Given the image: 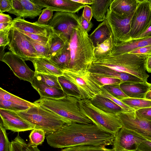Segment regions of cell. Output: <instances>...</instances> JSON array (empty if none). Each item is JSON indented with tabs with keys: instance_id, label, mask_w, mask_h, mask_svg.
Returning <instances> with one entry per match:
<instances>
[{
	"instance_id": "6da1fadb",
	"label": "cell",
	"mask_w": 151,
	"mask_h": 151,
	"mask_svg": "<svg viewBox=\"0 0 151 151\" xmlns=\"http://www.w3.org/2000/svg\"><path fill=\"white\" fill-rule=\"evenodd\" d=\"M114 137L94 124L72 122L70 125L47 135L46 138L47 144L50 147L63 149L81 145H111Z\"/></svg>"
},
{
	"instance_id": "7a4b0ae2",
	"label": "cell",
	"mask_w": 151,
	"mask_h": 151,
	"mask_svg": "<svg viewBox=\"0 0 151 151\" xmlns=\"http://www.w3.org/2000/svg\"><path fill=\"white\" fill-rule=\"evenodd\" d=\"M81 24L73 28L69 43L70 60L68 69L87 70L94 59L95 47Z\"/></svg>"
},
{
	"instance_id": "3957f363",
	"label": "cell",
	"mask_w": 151,
	"mask_h": 151,
	"mask_svg": "<svg viewBox=\"0 0 151 151\" xmlns=\"http://www.w3.org/2000/svg\"><path fill=\"white\" fill-rule=\"evenodd\" d=\"M147 58L129 53L111 55L101 58H95L92 64L118 72L128 73L147 82L149 76L146 73V69Z\"/></svg>"
},
{
	"instance_id": "277c9868",
	"label": "cell",
	"mask_w": 151,
	"mask_h": 151,
	"mask_svg": "<svg viewBox=\"0 0 151 151\" xmlns=\"http://www.w3.org/2000/svg\"><path fill=\"white\" fill-rule=\"evenodd\" d=\"M79 100L75 97L66 96L58 99L40 98L33 103L66 118L72 122L93 124L81 111Z\"/></svg>"
},
{
	"instance_id": "5b68a950",
	"label": "cell",
	"mask_w": 151,
	"mask_h": 151,
	"mask_svg": "<svg viewBox=\"0 0 151 151\" xmlns=\"http://www.w3.org/2000/svg\"><path fill=\"white\" fill-rule=\"evenodd\" d=\"M16 112L34 126L35 128L44 130L47 135L57 131L72 123L70 120L52 111L36 105L26 110Z\"/></svg>"
},
{
	"instance_id": "8992f818",
	"label": "cell",
	"mask_w": 151,
	"mask_h": 151,
	"mask_svg": "<svg viewBox=\"0 0 151 151\" xmlns=\"http://www.w3.org/2000/svg\"><path fill=\"white\" fill-rule=\"evenodd\" d=\"M80 109L98 127L115 136L122 125L115 114L104 112L94 106L90 100H79Z\"/></svg>"
},
{
	"instance_id": "52a82bcc",
	"label": "cell",
	"mask_w": 151,
	"mask_h": 151,
	"mask_svg": "<svg viewBox=\"0 0 151 151\" xmlns=\"http://www.w3.org/2000/svg\"><path fill=\"white\" fill-rule=\"evenodd\" d=\"M63 71V76L78 88L83 99L91 100L101 94V86L91 78V73L88 70L66 69Z\"/></svg>"
},
{
	"instance_id": "ba28073f",
	"label": "cell",
	"mask_w": 151,
	"mask_h": 151,
	"mask_svg": "<svg viewBox=\"0 0 151 151\" xmlns=\"http://www.w3.org/2000/svg\"><path fill=\"white\" fill-rule=\"evenodd\" d=\"M81 24L79 17L76 14L56 12L48 24L55 32L69 43L73 28Z\"/></svg>"
},
{
	"instance_id": "9c48e42d",
	"label": "cell",
	"mask_w": 151,
	"mask_h": 151,
	"mask_svg": "<svg viewBox=\"0 0 151 151\" xmlns=\"http://www.w3.org/2000/svg\"><path fill=\"white\" fill-rule=\"evenodd\" d=\"M138 1L137 7L131 20L130 34L131 39L142 34L151 26L150 1Z\"/></svg>"
},
{
	"instance_id": "30bf717a",
	"label": "cell",
	"mask_w": 151,
	"mask_h": 151,
	"mask_svg": "<svg viewBox=\"0 0 151 151\" xmlns=\"http://www.w3.org/2000/svg\"><path fill=\"white\" fill-rule=\"evenodd\" d=\"M8 49L24 60L31 62L39 57L34 47L26 36L16 29L13 27L10 31Z\"/></svg>"
},
{
	"instance_id": "8fae6325",
	"label": "cell",
	"mask_w": 151,
	"mask_h": 151,
	"mask_svg": "<svg viewBox=\"0 0 151 151\" xmlns=\"http://www.w3.org/2000/svg\"><path fill=\"white\" fill-rule=\"evenodd\" d=\"M134 13L127 17H122L111 11L109 9H108L105 19L111 29L114 43L131 40L130 34L131 22Z\"/></svg>"
},
{
	"instance_id": "7c38bea8",
	"label": "cell",
	"mask_w": 151,
	"mask_h": 151,
	"mask_svg": "<svg viewBox=\"0 0 151 151\" xmlns=\"http://www.w3.org/2000/svg\"><path fill=\"white\" fill-rule=\"evenodd\" d=\"M123 127L136 133L146 140L151 141V121L139 115L136 111L116 115Z\"/></svg>"
},
{
	"instance_id": "4fadbf2b",
	"label": "cell",
	"mask_w": 151,
	"mask_h": 151,
	"mask_svg": "<svg viewBox=\"0 0 151 151\" xmlns=\"http://www.w3.org/2000/svg\"><path fill=\"white\" fill-rule=\"evenodd\" d=\"M146 140L133 131L122 127L115 136L112 148L115 151H137L139 145Z\"/></svg>"
},
{
	"instance_id": "5bb4252c",
	"label": "cell",
	"mask_w": 151,
	"mask_h": 151,
	"mask_svg": "<svg viewBox=\"0 0 151 151\" xmlns=\"http://www.w3.org/2000/svg\"><path fill=\"white\" fill-rule=\"evenodd\" d=\"M6 64L14 74L21 80L31 82L35 74L27 65L25 60L12 52H5L1 61Z\"/></svg>"
},
{
	"instance_id": "9a60e30c",
	"label": "cell",
	"mask_w": 151,
	"mask_h": 151,
	"mask_svg": "<svg viewBox=\"0 0 151 151\" xmlns=\"http://www.w3.org/2000/svg\"><path fill=\"white\" fill-rule=\"evenodd\" d=\"M1 121L6 129L14 132L32 130L35 126L20 116L15 112L0 109Z\"/></svg>"
},
{
	"instance_id": "2e32d148",
	"label": "cell",
	"mask_w": 151,
	"mask_h": 151,
	"mask_svg": "<svg viewBox=\"0 0 151 151\" xmlns=\"http://www.w3.org/2000/svg\"><path fill=\"white\" fill-rule=\"evenodd\" d=\"M43 8L33 0H12V8L8 12L17 17L33 19L40 15Z\"/></svg>"
},
{
	"instance_id": "e0dca14e",
	"label": "cell",
	"mask_w": 151,
	"mask_h": 151,
	"mask_svg": "<svg viewBox=\"0 0 151 151\" xmlns=\"http://www.w3.org/2000/svg\"><path fill=\"white\" fill-rule=\"evenodd\" d=\"M43 8H49L53 11L75 13L83 8L85 5L73 0H33Z\"/></svg>"
},
{
	"instance_id": "ac0fdd59",
	"label": "cell",
	"mask_w": 151,
	"mask_h": 151,
	"mask_svg": "<svg viewBox=\"0 0 151 151\" xmlns=\"http://www.w3.org/2000/svg\"><path fill=\"white\" fill-rule=\"evenodd\" d=\"M13 21L14 28L29 33L49 37L53 32L52 29L48 25L41 24L37 21L31 22L18 17L14 18Z\"/></svg>"
},
{
	"instance_id": "d6986e66",
	"label": "cell",
	"mask_w": 151,
	"mask_h": 151,
	"mask_svg": "<svg viewBox=\"0 0 151 151\" xmlns=\"http://www.w3.org/2000/svg\"><path fill=\"white\" fill-rule=\"evenodd\" d=\"M87 70L91 73L119 79L122 83L146 82L133 75L127 73L116 71L103 66L91 64Z\"/></svg>"
},
{
	"instance_id": "ffe728a7",
	"label": "cell",
	"mask_w": 151,
	"mask_h": 151,
	"mask_svg": "<svg viewBox=\"0 0 151 151\" xmlns=\"http://www.w3.org/2000/svg\"><path fill=\"white\" fill-rule=\"evenodd\" d=\"M120 87L129 98L145 99L146 93L151 88V83L147 81L124 82L120 84Z\"/></svg>"
},
{
	"instance_id": "44dd1931",
	"label": "cell",
	"mask_w": 151,
	"mask_h": 151,
	"mask_svg": "<svg viewBox=\"0 0 151 151\" xmlns=\"http://www.w3.org/2000/svg\"><path fill=\"white\" fill-rule=\"evenodd\" d=\"M150 45H151V36L114 43L111 55L129 53L135 49Z\"/></svg>"
},
{
	"instance_id": "7402d4cb",
	"label": "cell",
	"mask_w": 151,
	"mask_h": 151,
	"mask_svg": "<svg viewBox=\"0 0 151 151\" xmlns=\"http://www.w3.org/2000/svg\"><path fill=\"white\" fill-rule=\"evenodd\" d=\"M30 83L40 98L58 99L66 96L62 89L49 86L37 80L35 77Z\"/></svg>"
},
{
	"instance_id": "603a6c76",
	"label": "cell",
	"mask_w": 151,
	"mask_h": 151,
	"mask_svg": "<svg viewBox=\"0 0 151 151\" xmlns=\"http://www.w3.org/2000/svg\"><path fill=\"white\" fill-rule=\"evenodd\" d=\"M138 4V0H113L109 9L119 16L127 17L134 13Z\"/></svg>"
},
{
	"instance_id": "cb8c5ba5",
	"label": "cell",
	"mask_w": 151,
	"mask_h": 151,
	"mask_svg": "<svg viewBox=\"0 0 151 151\" xmlns=\"http://www.w3.org/2000/svg\"><path fill=\"white\" fill-rule=\"evenodd\" d=\"M32 62L36 73L52 75L58 77L63 76V71L47 58H36Z\"/></svg>"
},
{
	"instance_id": "d4e9b609",
	"label": "cell",
	"mask_w": 151,
	"mask_h": 151,
	"mask_svg": "<svg viewBox=\"0 0 151 151\" xmlns=\"http://www.w3.org/2000/svg\"><path fill=\"white\" fill-rule=\"evenodd\" d=\"M95 107L106 113L116 115L126 111L110 99L101 95H96L90 100Z\"/></svg>"
},
{
	"instance_id": "484cf974",
	"label": "cell",
	"mask_w": 151,
	"mask_h": 151,
	"mask_svg": "<svg viewBox=\"0 0 151 151\" xmlns=\"http://www.w3.org/2000/svg\"><path fill=\"white\" fill-rule=\"evenodd\" d=\"M112 35L110 27L105 19L88 36L94 47L103 43Z\"/></svg>"
},
{
	"instance_id": "4316f807",
	"label": "cell",
	"mask_w": 151,
	"mask_h": 151,
	"mask_svg": "<svg viewBox=\"0 0 151 151\" xmlns=\"http://www.w3.org/2000/svg\"><path fill=\"white\" fill-rule=\"evenodd\" d=\"M49 50L47 58L50 59L55 56L68 47L69 43L65 41L59 35L53 32L49 38L47 42Z\"/></svg>"
},
{
	"instance_id": "83f0119b",
	"label": "cell",
	"mask_w": 151,
	"mask_h": 151,
	"mask_svg": "<svg viewBox=\"0 0 151 151\" xmlns=\"http://www.w3.org/2000/svg\"><path fill=\"white\" fill-rule=\"evenodd\" d=\"M113 0H93L91 5L93 17L98 21H103L111 4Z\"/></svg>"
},
{
	"instance_id": "f1b7e54d",
	"label": "cell",
	"mask_w": 151,
	"mask_h": 151,
	"mask_svg": "<svg viewBox=\"0 0 151 151\" xmlns=\"http://www.w3.org/2000/svg\"><path fill=\"white\" fill-rule=\"evenodd\" d=\"M58 79L62 89L66 96L75 97L80 100L83 99L78 88L64 76L58 77Z\"/></svg>"
},
{
	"instance_id": "f546056e",
	"label": "cell",
	"mask_w": 151,
	"mask_h": 151,
	"mask_svg": "<svg viewBox=\"0 0 151 151\" xmlns=\"http://www.w3.org/2000/svg\"><path fill=\"white\" fill-rule=\"evenodd\" d=\"M113 44V38L111 35L103 43L95 47L94 59L101 58L111 55Z\"/></svg>"
},
{
	"instance_id": "4dcf8cb0",
	"label": "cell",
	"mask_w": 151,
	"mask_h": 151,
	"mask_svg": "<svg viewBox=\"0 0 151 151\" xmlns=\"http://www.w3.org/2000/svg\"><path fill=\"white\" fill-rule=\"evenodd\" d=\"M49 59L62 71L68 69L70 60V53L68 47L57 55Z\"/></svg>"
},
{
	"instance_id": "1f68e13d",
	"label": "cell",
	"mask_w": 151,
	"mask_h": 151,
	"mask_svg": "<svg viewBox=\"0 0 151 151\" xmlns=\"http://www.w3.org/2000/svg\"><path fill=\"white\" fill-rule=\"evenodd\" d=\"M0 99L8 101L15 103L30 107L36 106L32 103L15 96L0 88Z\"/></svg>"
},
{
	"instance_id": "d6a6232c",
	"label": "cell",
	"mask_w": 151,
	"mask_h": 151,
	"mask_svg": "<svg viewBox=\"0 0 151 151\" xmlns=\"http://www.w3.org/2000/svg\"><path fill=\"white\" fill-rule=\"evenodd\" d=\"M121 101L135 111L151 107V100L145 99L128 97Z\"/></svg>"
},
{
	"instance_id": "836d02e7",
	"label": "cell",
	"mask_w": 151,
	"mask_h": 151,
	"mask_svg": "<svg viewBox=\"0 0 151 151\" xmlns=\"http://www.w3.org/2000/svg\"><path fill=\"white\" fill-rule=\"evenodd\" d=\"M46 134L42 129L35 128L32 130L29 136V142L28 144L33 147H37L44 141Z\"/></svg>"
},
{
	"instance_id": "e575fe53",
	"label": "cell",
	"mask_w": 151,
	"mask_h": 151,
	"mask_svg": "<svg viewBox=\"0 0 151 151\" xmlns=\"http://www.w3.org/2000/svg\"><path fill=\"white\" fill-rule=\"evenodd\" d=\"M90 76L100 86L105 85L120 84L122 82L119 79L91 73Z\"/></svg>"
},
{
	"instance_id": "d590c367",
	"label": "cell",
	"mask_w": 151,
	"mask_h": 151,
	"mask_svg": "<svg viewBox=\"0 0 151 151\" xmlns=\"http://www.w3.org/2000/svg\"><path fill=\"white\" fill-rule=\"evenodd\" d=\"M35 77L37 80L49 86L62 89L58 81V77L57 76L52 75L35 73Z\"/></svg>"
},
{
	"instance_id": "8d00e7d4",
	"label": "cell",
	"mask_w": 151,
	"mask_h": 151,
	"mask_svg": "<svg viewBox=\"0 0 151 151\" xmlns=\"http://www.w3.org/2000/svg\"><path fill=\"white\" fill-rule=\"evenodd\" d=\"M60 151H115L113 148H108L104 145H81L66 147Z\"/></svg>"
},
{
	"instance_id": "74e56055",
	"label": "cell",
	"mask_w": 151,
	"mask_h": 151,
	"mask_svg": "<svg viewBox=\"0 0 151 151\" xmlns=\"http://www.w3.org/2000/svg\"><path fill=\"white\" fill-rule=\"evenodd\" d=\"M29 108L28 106L20 105L9 101L0 99V109L16 112L24 111Z\"/></svg>"
},
{
	"instance_id": "f35d334b",
	"label": "cell",
	"mask_w": 151,
	"mask_h": 151,
	"mask_svg": "<svg viewBox=\"0 0 151 151\" xmlns=\"http://www.w3.org/2000/svg\"><path fill=\"white\" fill-rule=\"evenodd\" d=\"M103 87L111 95L120 101L129 97L121 90L120 84L107 85Z\"/></svg>"
},
{
	"instance_id": "ab89813d",
	"label": "cell",
	"mask_w": 151,
	"mask_h": 151,
	"mask_svg": "<svg viewBox=\"0 0 151 151\" xmlns=\"http://www.w3.org/2000/svg\"><path fill=\"white\" fill-rule=\"evenodd\" d=\"M26 36L27 39L34 47L39 57L47 58L49 50L47 44V45H43L32 39Z\"/></svg>"
},
{
	"instance_id": "60d3db41",
	"label": "cell",
	"mask_w": 151,
	"mask_h": 151,
	"mask_svg": "<svg viewBox=\"0 0 151 151\" xmlns=\"http://www.w3.org/2000/svg\"><path fill=\"white\" fill-rule=\"evenodd\" d=\"M10 142L1 121L0 124V151H9Z\"/></svg>"
},
{
	"instance_id": "b9f144b4",
	"label": "cell",
	"mask_w": 151,
	"mask_h": 151,
	"mask_svg": "<svg viewBox=\"0 0 151 151\" xmlns=\"http://www.w3.org/2000/svg\"><path fill=\"white\" fill-rule=\"evenodd\" d=\"M27 144L18 134L10 142L9 151H24V148Z\"/></svg>"
},
{
	"instance_id": "7bdbcfd3",
	"label": "cell",
	"mask_w": 151,
	"mask_h": 151,
	"mask_svg": "<svg viewBox=\"0 0 151 151\" xmlns=\"http://www.w3.org/2000/svg\"><path fill=\"white\" fill-rule=\"evenodd\" d=\"M101 95L112 101L115 103L120 106L126 112H129L135 111L133 109L124 104L121 101L117 99L109 93L103 87H101Z\"/></svg>"
},
{
	"instance_id": "ee69618b",
	"label": "cell",
	"mask_w": 151,
	"mask_h": 151,
	"mask_svg": "<svg viewBox=\"0 0 151 151\" xmlns=\"http://www.w3.org/2000/svg\"><path fill=\"white\" fill-rule=\"evenodd\" d=\"M53 12L48 8L43 9L37 22L41 24L48 25L53 17Z\"/></svg>"
},
{
	"instance_id": "f6af8a7d",
	"label": "cell",
	"mask_w": 151,
	"mask_h": 151,
	"mask_svg": "<svg viewBox=\"0 0 151 151\" xmlns=\"http://www.w3.org/2000/svg\"><path fill=\"white\" fill-rule=\"evenodd\" d=\"M17 29L26 36L39 43L44 45H47V44L49 37L31 34L22 30Z\"/></svg>"
},
{
	"instance_id": "bcb514c9",
	"label": "cell",
	"mask_w": 151,
	"mask_h": 151,
	"mask_svg": "<svg viewBox=\"0 0 151 151\" xmlns=\"http://www.w3.org/2000/svg\"><path fill=\"white\" fill-rule=\"evenodd\" d=\"M129 53L147 58L151 56V45L135 49Z\"/></svg>"
},
{
	"instance_id": "7dc6e473",
	"label": "cell",
	"mask_w": 151,
	"mask_h": 151,
	"mask_svg": "<svg viewBox=\"0 0 151 151\" xmlns=\"http://www.w3.org/2000/svg\"><path fill=\"white\" fill-rule=\"evenodd\" d=\"M11 29L0 31V46L5 47L8 45L9 43V36Z\"/></svg>"
},
{
	"instance_id": "c3c4849f",
	"label": "cell",
	"mask_w": 151,
	"mask_h": 151,
	"mask_svg": "<svg viewBox=\"0 0 151 151\" xmlns=\"http://www.w3.org/2000/svg\"><path fill=\"white\" fill-rule=\"evenodd\" d=\"M12 8V0H0V12L3 13L9 12Z\"/></svg>"
},
{
	"instance_id": "681fc988",
	"label": "cell",
	"mask_w": 151,
	"mask_h": 151,
	"mask_svg": "<svg viewBox=\"0 0 151 151\" xmlns=\"http://www.w3.org/2000/svg\"><path fill=\"white\" fill-rule=\"evenodd\" d=\"M135 111L142 118L151 121V107L141 109Z\"/></svg>"
},
{
	"instance_id": "f907efd6",
	"label": "cell",
	"mask_w": 151,
	"mask_h": 151,
	"mask_svg": "<svg viewBox=\"0 0 151 151\" xmlns=\"http://www.w3.org/2000/svg\"><path fill=\"white\" fill-rule=\"evenodd\" d=\"M82 15L88 22H90L93 17V11L91 7L88 5H85Z\"/></svg>"
},
{
	"instance_id": "816d5d0a",
	"label": "cell",
	"mask_w": 151,
	"mask_h": 151,
	"mask_svg": "<svg viewBox=\"0 0 151 151\" xmlns=\"http://www.w3.org/2000/svg\"><path fill=\"white\" fill-rule=\"evenodd\" d=\"M79 19L81 26L85 31L88 33L93 26V23L91 21L89 22H88L84 18L82 15L79 17Z\"/></svg>"
},
{
	"instance_id": "f5cc1de1",
	"label": "cell",
	"mask_w": 151,
	"mask_h": 151,
	"mask_svg": "<svg viewBox=\"0 0 151 151\" xmlns=\"http://www.w3.org/2000/svg\"><path fill=\"white\" fill-rule=\"evenodd\" d=\"M137 151H151V141L146 140L139 145Z\"/></svg>"
},
{
	"instance_id": "db71d44e",
	"label": "cell",
	"mask_w": 151,
	"mask_h": 151,
	"mask_svg": "<svg viewBox=\"0 0 151 151\" xmlns=\"http://www.w3.org/2000/svg\"><path fill=\"white\" fill-rule=\"evenodd\" d=\"M13 22V19H12L9 15L0 13V23H12Z\"/></svg>"
},
{
	"instance_id": "11a10c76",
	"label": "cell",
	"mask_w": 151,
	"mask_h": 151,
	"mask_svg": "<svg viewBox=\"0 0 151 151\" xmlns=\"http://www.w3.org/2000/svg\"><path fill=\"white\" fill-rule=\"evenodd\" d=\"M150 36H151V26L142 34L132 39H138Z\"/></svg>"
},
{
	"instance_id": "9f6ffc18",
	"label": "cell",
	"mask_w": 151,
	"mask_h": 151,
	"mask_svg": "<svg viewBox=\"0 0 151 151\" xmlns=\"http://www.w3.org/2000/svg\"><path fill=\"white\" fill-rule=\"evenodd\" d=\"M14 22L12 23H0V31L11 29L13 27Z\"/></svg>"
},
{
	"instance_id": "6f0895ef",
	"label": "cell",
	"mask_w": 151,
	"mask_h": 151,
	"mask_svg": "<svg viewBox=\"0 0 151 151\" xmlns=\"http://www.w3.org/2000/svg\"><path fill=\"white\" fill-rule=\"evenodd\" d=\"M146 71L151 73V56L147 58L146 63Z\"/></svg>"
},
{
	"instance_id": "680465c9",
	"label": "cell",
	"mask_w": 151,
	"mask_h": 151,
	"mask_svg": "<svg viewBox=\"0 0 151 151\" xmlns=\"http://www.w3.org/2000/svg\"><path fill=\"white\" fill-rule=\"evenodd\" d=\"M74 1L84 5H91L93 2V0H73Z\"/></svg>"
},
{
	"instance_id": "91938a15",
	"label": "cell",
	"mask_w": 151,
	"mask_h": 151,
	"mask_svg": "<svg viewBox=\"0 0 151 151\" xmlns=\"http://www.w3.org/2000/svg\"><path fill=\"white\" fill-rule=\"evenodd\" d=\"M24 151H41L37 147H33L30 145L27 144L25 146Z\"/></svg>"
},
{
	"instance_id": "94428289",
	"label": "cell",
	"mask_w": 151,
	"mask_h": 151,
	"mask_svg": "<svg viewBox=\"0 0 151 151\" xmlns=\"http://www.w3.org/2000/svg\"><path fill=\"white\" fill-rule=\"evenodd\" d=\"M5 47L4 46H0V61L3 58V56L5 52H4V48Z\"/></svg>"
},
{
	"instance_id": "6125c7cd",
	"label": "cell",
	"mask_w": 151,
	"mask_h": 151,
	"mask_svg": "<svg viewBox=\"0 0 151 151\" xmlns=\"http://www.w3.org/2000/svg\"><path fill=\"white\" fill-rule=\"evenodd\" d=\"M145 99L151 100V88L146 93Z\"/></svg>"
},
{
	"instance_id": "be15d7a7",
	"label": "cell",
	"mask_w": 151,
	"mask_h": 151,
	"mask_svg": "<svg viewBox=\"0 0 151 151\" xmlns=\"http://www.w3.org/2000/svg\"><path fill=\"white\" fill-rule=\"evenodd\" d=\"M150 1L151 5V0H150Z\"/></svg>"
}]
</instances>
